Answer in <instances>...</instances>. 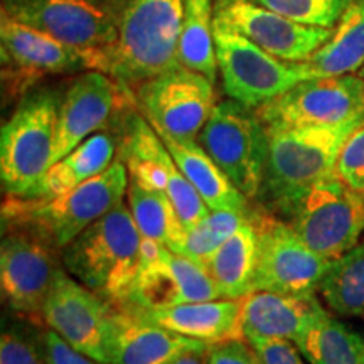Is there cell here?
<instances>
[{
  "instance_id": "1",
  "label": "cell",
  "mask_w": 364,
  "mask_h": 364,
  "mask_svg": "<svg viewBox=\"0 0 364 364\" xmlns=\"http://www.w3.org/2000/svg\"><path fill=\"white\" fill-rule=\"evenodd\" d=\"M182 14L184 0H118L117 36L103 49V73L130 91L181 66Z\"/></svg>"
},
{
  "instance_id": "2",
  "label": "cell",
  "mask_w": 364,
  "mask_h": 364,
  "mask_svg": "<svg viewBox=\"0 0 364 364\" xmlns=\"http://www.w3.org/2000/svg\"><path fill=\"white\" fill-rule=\"evenodd\" d=\"M364 122V113L334 127L267 129L268 154L258 198L267 209L285 218L312 186L336 176L341 150Z\"/></svg>"
},
{
  "instance_id": "3",
  "label": "cell",
  "mask_w": 364,
  "mask_h": 364,
  "mask_svg": "<svg viewBox=\"0 0 364 364\" xmlns=\"http://www.w3.org/2000/svg\"><path fill=\"white\" fill-rule=\"evenodd\" d=\"M129 184L125 164L117 159L102 174L56 198L7 196L2 228H22L61 252L86 228L124 203Z\"/></svg>"
},
{
  "instance_id": "4",
  "label": "cell",
  "mask_w": 364,
  "mask_h": 364,
  "mask_svg": "<svg viewBox=\"0 0 364 364\" xmlns=\"http://www.w3.org/2000/svg\"><path fill=\"white\" fill-rule=\"evenodd\" d=\"M142 241L124 201L61 250L63 268L112 306H118L125 302L139 273Z\"/></svg>"
},
{
  "instance_id": "5",
  "label": "cell",
  "mask_w": 364,
  "mask_h": 364,
  "mask_svg": "<svg viewBox=\"0 0 364 364\" xmlns=\"http://www.w3.org/2000/svg\"><path fill=\"white\" fill-rule=\"evenodd\" d=\"M59 97L51 90H31L21 98L0 134V177L4 193L33 198L53 166Z\"/></svg>"
},
{
  "instance_id": "6",
  "label": "cell",
  "mask_w": 364,
  "mask_h": 364,
  "mask_svg": "<svg viewBox=\"0 0 364 364\" xmlns=\"http://www.w3.org/2000/svg\"><path fill=\"white\" fill-rule=\"evenodd\" d=\"M198 142L241 194L250 201L260 196L267 166L268 130L257 108L231 98L216 103Z\"/></svg>"
},
{
  "instance_id": "7",
  "label": "cell",
  "mask_w": 364,
  "mask_h": 364,
  "mask_svg": "<svg viewBox=\"0 0 364 364\" xmlns=\"http://www.w3.org/2000/svg\"><path fill=\"white\" fill-rule=\"evenodd\" d=\"M284 220L314 252L338 260L363 238L364 196L336 174L312 186Z\"/></svg>"
},
{
  "instance_id": "8",
  "label": "cell",
  "mask_w": 364,
  "mask_h": 364,
  "mask_svg": "<svg viewBox=\"0 0 364 364\" xmlns=\"http://www.w3.org/2000/svg\"><path fill=\"white\" fill-rule=\"evenodd\" d=\"M215 46L226 97L260 108L300 81L311 80L306 65L279 59L233 27L215 21Z\"/></svg>"
},
{
  "instance_id": "9",
  "label": "cell",
  "mask_w": 364,
  "mask_h": 364,
  "mask_svg": "<svg viewBox=\"0 0 364 364\" xmlns=\"http://www.w3.org/2000/svg\"><path fill=\"white\" fill-rule=\"evenodd\" d=\"M2 81L9 97H24L44 76L78 71H102L103 51H81L43 31L14 21L0 19Z\"/></svg>"
},
{
  "instance_id": "10",
  "label": "cell",
  "mask_w": 364,
  "mask_h": 364,
  "mask_svg": "<svg viewBox=\"0 0 364 364\" xmlns=\"http://www.w3.org/2000/svg\"><path fill=\"white\" fill-rule=\"evenodd\" d=\"M118 159L125 164L132 182L161 191L174 203L186 228L194 226L211 211L182 174L157 130L135 110H129L122 120Z\"/></svg>"
},
{
  "instance_id": "11",
  "label": "cell",
  "mask_w": 364,
  "mask_h": 364,
  "mask_svg": "<svg viewBox=\"0 0 364 364\" xmlns=\"http://www.w3.org/2000/svg\"><path fill=\"white\" fill-rule=\"evenodd\" d=\"M257 230L258 258L253 290L311 297L329 270L332 260L314 252L292 226L272 211H252Z\"/></svg>"
},
{
  "instance_id": "12",
  "label": "cell",
  "mask_w": 364,
  "mask_h": 364,
  "mask_svg": "<svg viewBox=\"0 0 364 364\" xmlns=\"http://www.w3.org/2000/svg\"><path fill=\"white\" fill-rule=\"evenodd\" d=\"M135 102L154 129L179 140H196L218 103L215 83L184 66L136 86Z\"/></svg>"
},
{
  "instance_id": "13",
  "label": "cell",
  "mask_w": 364,
  "mask_h": 364,
  "mask_svg": "<svg viewBox=\"0 0 364 364\" xmlns=\"http://www.w3.org/2000/svg\"><path fill=\"white\" fill-rule=\"evenodd\" d=\"M257 113L267 129L341 125L364 113V80L356 75L304 80Z\"/></svg>"
},
{
  "instance_id": "14",
  "label": "cell",
  "mask_w": 364,
  "mask_h": 364,
  "mask_svg": "<svg viewBox=\"0 0 364 364\" xmlns=\"http://www.w3.org/2000/svg\"><path fill=\"white\" fill-rule=\"evenodd\" d=\"M221 299L201 263L144 238L142 263L124 306L139 312Z\"/></svg>"
},
{
  "instance_id": "15",
  "label": "cell",
  "mask_w": 364,
  "mask_h": 364,
  "mask_svg": "<svg viewBox=\"0 0 364 364\" xmlns=\"http://www.w3.org/2000/svg\"><path fill=\"white\" fill-rule=\"evenodd\" d=\"M113 306L59 268L41 322L86 356L110 364Z\"/></svg>"
},
{
  "instance_id": "16",
  "label": "cell",
  "mask_w": 364,
  "mask_h": 364,
  "mask_svg": "<svg viewBox=\"0 0 364 364\" xmlns=\"http://www.w3.org/2000/svg\"><path fill=\"white\" fill-rule=\"evenodd\" d=\"M0 243V289L14 312L36 317L41 314L63 268L61 252L41 236L22 228H2Z\"/></svg>"
},
{
  "instance_id": "17",
  "label": "cell",
  "mask_w": 364,
  "mask_h": 364,
  "mask_svg": "<svg viewBox=\"0 0 364 364\" xmlns=\"http://www.w3.org/2000/svg\"><path fill=\"white\" fill-rule=\"evenodd\" d=\"M2 14L81 51H103L117 36L113 11L95 0H4Z\"/></svg>"
},
{
  "instance_id": "18",
  "label": "cell",
  "mask_w": 364,
  "mask_h": 364,
  "mask_svg": "<svg viewBox=\"0 0 364 364\" xmlns=\"http://www.w3.org/2000/svg\"><path fill=\"white\" fill-rule=\"evenodd\" d=\"M215 21L233 27L272 56L292 63L306 61L332 36V29L297 24L253 0H215Z\"/></svg>"
},
{
  "instance_id": "19",
  "label": "cell",
  "mask_w": 364,
  "mask_h": 364,
  "mask_svg": "<svg viewBox=\"0 0 364 364\" xmlns=\"http://www.w3.org/2000/svg\"><path fill=\"white\" fill-rule=\"evenodd\" d=\"M129 91L110 75L86 71L68 86L58 107V132L53 164L70 154L88 136L103 130L117 108H124Z\"/></svg>"
},
{
  "instance_id": "20",
  "label": "cell",
  "mask_w": 364,
  "mask_h": 364,
  "mask_svg": "<svg viewBox=\"0 0 364 364\" xmlns=\"http://www.w3.org/2000/svg\"><path fill=\"white\" fill-rule=\"evenodd\" d=\"M209 348L149 321L124 306H113L110 364H167L191 349Z\"/></svg>"
},
{
  "instance_id": "21",
  "label": "cell",
  "mask_w": 364,
  "mask_h": 364,
  "mask_svg": "<svg viewBox=\"0 0 364 364\" xmlns=\"http://www.w3.org/2000/svg\"><path fill=\"white\" fill-rule=\"evenodd\" d=\"M326 309L316 299L253 290L241 299V329L248 343L267 339L297 341Z\"/></svg>"
},
{
  "instance_id": "22",
  "label": "cell",
  "mask_w": 364,
  "mask_h": 364,
  "mask_svg": "<svg viewBox=\"0 0 364 364\" xmlns=\"http://www.w3.org/2000/svg\"><path fill=\"white\" fill-rule=\"evenodd\" d=\"M139 314L159 326L208 346L231 339H245L241 329V299L188 302Z\"/></svg>"
},
{
  "instance_id": "23",
  "label": "cell",
  "mask_w": 364,
  "mask_h": 364,
  "mask_svg": "<svg viewBox=\"0 0 364 364\" xmlns=\"http://www.w3.org/2000/svg\"><path fill=\"white\" fill-rule=\"evenodd\" d=\"M157 134L211 211H250V199L240 193L198 140H179L162 132Z\"/></svg>"
},
{
  "instance_id": "24",
  "label": "cell",
  "mask_w": 364,
  "mask_h": 364,
  "mask_svg": "<svg viewBox=\"0 0 364 364\" xmlns=\"http://www.w3.org/2000/svg\"><path fill=\"white\" fill-rule=\"evenodd\" d=\"M118 156V140L100 130L49 167L33 198H56L102 174ZM29 199V198H26Z\"/></svg>"
},
{
  "instance_id": "25",
  "label": "cell",
  "mask_w": 364,
  "mask_h": 364,
  "mask_svg": "<svg viewBox=\"0 0 364 364\" xmlns=\"http://www.w3.org/2000/svg\"><path fill=\"white\" fill-rule=\"evenodd\" d=\"M311 78L353 75L364 66V0H351L331 39L304 61Z\"/></svg>"
},
{
  "instance_id": "26",
  "label": "cell",
  "mask_w": 364,
  "mask_h": 364,
  "mask_svg": "<svg viewBox=\"0 0 364 364\" xmlns=\"http://www.w3.org/2000/svg\"><path fill=\"white\" fill-rule=\"evenodd\" d=\"M257 258L258 238L250 215V220L226 240L204 265L221 299L240 300L253 292Z\"/></svg>"
},
{
  "instance_id": "27",
  "label": "cell",
  "mask_w": 364,
  "mask_h": 364,
  "mask_svg": "<svg viewBox=\"0 0 364 364\" xmlns=\"http://www.w3.org/2000/svg\"><path fill=\"white\" fill-rule=\"evenodd\" d=\"M127 199L135 225L144 238L156 241L186 257L188 228L177 213L174 203L166 194L130 181Z\"/></svg>"
},
{
  "instance_id": "28",
  "label": "cell",
  "mask_w": 364,
  "mask_h": 364,
  "mask_svg": "<svg viewBox=\"0 0 364 364\" xmlns=\"http://www.w3.org/2000/svg\"><path fill=\"white\" fill-rule=\"evenodd\" d=\"M309 364H364V338L324 311L295 341Z\"/></svg>"
},
{
  "instance_id": "29",
  "label": "cell",
  "mask_w": 364,
  "mask_h": 364,
  "mask_svg": "<svg viewBox=\"0 0 364 364\" xmlns=\"http://www.w3.org/2000/svg\"><path fill=\"white\" fill-rule=\"evenodd\" d=\"M215 0H184L179 39V65L201 73L216 83L218 56L215 46Z\"/></svg>"
},
{
  "instance_id": "30",
  "label": "cell",
  "mask_w": 364,
  "mask_h": 364,
  "mask_svg": "<svg viewBox=\"0 0 364 364\" xmlns=\"http://www.w3.org/2000/svg\"><path fill=\"white\" fill-rule=\"evenodd\" d=\"M318 294L339 316L364 317V245L332 260Z\"/></svg>"
},
{
  "instance_id": "31",
  "label": "cell",
  "mask_w": 364,
  "mask_h": 364,
  "mask_svg": "<svg viewBox=\"0 0 364 364\" xmlns=\"http://www.w3.org/2000/svg\"><path fill=\"white\" fill-rule=\"evenodd\" d=\"M250 215L252 209L248 213L209 211L201 221L188 228L186 257L206 265L208 258L250 220Z\"/></svg>"
},
{
  "instance_id": "32",
  "label": "cell",
  "mask_w": 364,
  "mask_h": 364,
  "mask_svg": "<svg viewBox=\"0 0 364 364\" xmlns=\"http://www.w3.org/2000/svg\"><path fill=\"white\" fill-rule=\"evenodd\" d=\"M297 24L334 29L351 0H253Z\"/></svg>"
},
{
  "instance_id": "33",
  "label": "cell",
  "mask_w": 364,
  "mask_h": 364,
  "mask_svg": "<svg viewBox=\"0 0 364 364\" xmlns=\"http://www.w3.org/2000/svg\"><path fill=\"white\" fill-rule=\"evenodd\" d=\"M0 364H48L41 332L34 336L33 331L21 326L2 331L0 338Z\"/></svg>"
},
{
  "instance_id": "34",
  "label": "cell",
  "mask_w": 364,
  "mask_h": 364,
  "mask_svg": "<svg viewBox=\"0 0 364 364\" xmlns=\"http://www.w3.org/2000/svg\"><path fill=\"white\" fill-rule=\"evenodd\" d=\"M336 174L344 184L364 196V122L343 145Z\"/></svg>"
},
{
  "instance_id": "35",
  "label": "cell",
  "mask_w": 364,
  "mask_h": 364,
  "mask_svg": "<svg viewBox=\"0 0 364 364\" xmlns=\"http://www.w3.org/2000/svg\"><path fill=\"white\" fill-rule=\"evenodd\" d=\"M41 339H43L48 364H103L73 348L49 327L41 331Z\"/></svg>"
},
{
  "instance_id": "36",
  "label": "cell",
  "mask_w": 364,
  "mask_h": 364,
  "mask_svg": "<svg viewBox=\"0 0 364 364\" xmlns=\"http://www.w3.org/2000/svg\"><path fill=\"white\" fill-rule=\"evenodd\" d=\"M262 364H307L297 344L289 339H267L250 343Z\"/></svg>"
},
{
  "instance_id": "37",
  "label": "cell",
  "mask_w": 364,
  "mask_h": 364,
  "mask_svg": "<svg viewBox=\"0 0 364 364\" xmlns=\"http://www.w3.org/2000/svg\"><path fill=\"white\" fill-rule=\"evenodd\" d=\"M209 364H262L247 339H231L209 346Z\"/></svg>"
},
{
  "instance_id": "38",
  "label": "cell",
  "mask_w": 364,
  "mask_h": 364,
  "mask_svg": "<svg viewBox=\"0 0 364 364\" xmlns=\"http://www.w3.org/2000/svg\"><path fill=\"white\" fill-rule=\"evenodd\" d=\"M167 364H209V348L191 349L176 356Z\"/></svg>"
},
{
  "instance_id": "39",
  "label": "cell",
  "mask_w": 364,
  "mask_h": 364,
  "mask_svg": "<svg viewBox=\"0 0 364 364\" xmlns=\"http://www.w3.org/2000/svg\"><path fill=\"white\" fill-rule=\"evenodd\" d=\"M359 76H361V78H363V80H364V66H363V68H361V75H359Z\"/></svg>"
},
{
  "instance_id": "40",
  "label": "cell",
  "mask_w": 364,
  "mask_h": 364,
  "mask_svg": "<svg viewBox=\"0 0 364 364\" xmlns=\"http://www.w3.org/2000/svg\"><path fill=\"white\" fill-rule=\"evenodd\" d=\"M361 245H364V235H363V241H361Z\"/></svg>"
}]
</instances>
